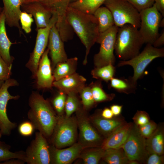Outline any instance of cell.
<instances>
[{
	"label": "cell",
	"instance_id": "7a4b0ae2",
	"mask_svg": "<svg viewBox=\"0 0 164 164\" xmlns=\"http://www.w3.org/2000/svg\"><path fill=\"white\" fill-rule=\"evenodd\" d=\"M66 18L69 24L86 48L83 64L87 63V57L91 48L96 43L99 33L97 19L93 15L84 13L69 6Z\"/></svg>",
	"mask_w": 164,
	"mask_h": 164
},
{
	"label": "cell",
	"instance_id": "681fc988",
	"mask_svg": "<svg viewBox=\"0 0 164 164\" xmlns=\"http://www.w3.org/2000/svg\"><path fill=\"white\" fill-rule=\"evenodd\" d=\"M139 162L135 160H130L128 161L127 164H138Z\"/></svg>",
	"mask_w": 164,
	"mask_h": 164
},
{
	"label": "cell",
	"instance_id": "f35d334b",
	"mask_svg": "<svg viewBox=\"0 0 164 164\" xmlns=\"http://www.w3.org/2000/svg\"><path fill=\"white\" fill-rule=\"evenodd\" d=\"M12 65L9 66L0 54V80L5 81L10 78Z\"/></svg>",
	"mask_w": 164,
	"mask_h": 164
},
{
	"label": "cell",
	"instance_id": "f546056e",
	"mask_svg": "<svg viewBox=\"0 0 164 164\" xmlns=\"http://www.w3.org/2000/svg\"><path fill=\"white\" fill-rule=\"evenodd\" d=\"M114 65L109 64L100 67H95L91 72L93 77L108 82L113 77L115 73Z\"/></svg>",
	"mask_w": 164,
	"mask_h": 164
},
{
	"label": "cell",
	"instance_id": "5bb4252c",
	"mask_svg": "<svg viewBox=\"0 0 164 164\" xmlns=\"http://www.w3.org/2000/svg\"><path fill=\"white\" fill-rule=\"evenodd\" d=\"M75 0H24L23 3L29 2H38L51 12L56 14L57 19L55 26L58 30H64L70 26L66 16L67 8L70 3Z\"/></svg>",
	"mask_w": 164,
	"mask_h": 164
},
{
	"label": "cell",
	"instance_id": "d6986e66",
	"mask_svg": "<svg viewBox=\"0 0 164 164\" xmlns=\"http://www.w3.org/2000/svg\"><path fill=\"white\" fill-rule=\"evenodd\" d=\"M3 4L2 12L5 18L6 24L10 27L17 28L20 35L23 34L19 24V18L22 12L21 6L24 0H2Z\"/></svg>",
	"mask_w": 164,
	"mask_h": 164
},
{
	"label": "cell",
	"instance_id": "5b68a950",
	"mask_svg": "<svg viewBox=\"0 0 164 164\" xmlns=\"http://www.w3.org/2000/svg\"><path fill=\"white\" fill-rule=\"evenodd\" d=\"M164 56V48L155 47L151 44H147L141 53L130 60L120 61L117 66L118 67L125 65L132 66L134 74L130 77L133 82L137 84V80L143 76L145 70L149 63L154 59Z\"/></svg>",
	"mask_w": 164,
	"mask_h": 164
},
{
	"label": "cell",
	"instance_id": "7dc6e473",
	"mask_svg": "<svg viewBox=\"0 0 164 164\" xmlns=\"http://www.w3.org/2000/svg\"><path fill=\"white\" fill-rule=\"evenodd\" d=\"M114 115L110 108H106L102 111L101 116L104 118L110 119L113 118Z\"/></svg>",
	"mask_w": 164,
	"mask_h": 164
},
{
	"label": "cell",
	"instance_id": "1f68e13d",
	"mask_svg": "<svg viewBox=\"0 0 164 164\" xmlns=\"http://www.w3.org/2000/svg\"><path fill=\"white\" fill-rule=\"evenodd\" d=\"M91 87L92 94L95 102L110 101L115 97L114 94L106 93L102 89L101 84L100 82L96 83Z\"/></svg>",
	"mask_w": 164,
	"mask_h": 164
},
{
	"label": "cell",
	"instance_id": "c3c4849f",
	"mask_svg": "<svg viewBox=\"0 0 164 164\" xmlns=\"http://www.w3.org/2000/svg\"><path fill=\"white\" fill-rule=\"evenodd\" d=\"M25 162L21 159H12L7 161L1 162L0 164H23Z\"/></svg>",
	"mask_w": 164,
	"mask_h": 164
},
{
	"label": "cell",
	"instance_id": "2e32d148",
	"mask_svg": "<svg viewBox=\"0 0 164 164\" xmlns=\"http://www.w3.org/2000/svg\"><path fill=\"white\" fill-rule=\"evenodd\" d=\"M49 50H46L39 62L35 79L38 89H50L54 81L51 62L48 57Z\"/></svg>",
	"mask_w": 164,
	"mask_h": 164
},
{
	"label": "cell",
	"instance_id": "44dd1931",
	"mask_svg": "<svg viewBox=\"0 0 164 164\" xmlns=\"http://www.w3.org/2000/svg\"><path fill=\"white\" fill-rule=\"evenodd\" d=\"M133 125L126 123L120 126L103 140L101 146L104 150L121 148L126 139Z\"/></svg>",
	"mask_w": 164,
	"mask_h": 164
},
{
	"label": "cell",
	"instance_id": "e575fe53",
	"mask_svg": "<svg viewBox=\"0 0 164 164\" xmlns=\"http://www.w3.org/2000/svg\"><path fill=\"white\" fill-rule=\"evenodd\" d=\"M140 135L145 139L150 137L156 129L158 125L154 121L150 120L146 124L137 126Z\"/></svg>",
	"mask_w": 164,
	"mask_h": 164
},
{
	"label": "cell",
	"instance_id": "4fadbf2b",
	"mask_svg": "<svg viewBox=\"0 0 164 164\" xmlns=\"http://www.w3.org/2000/svg\"><path fill=\"white\" fill-rule=\"evenodd\" d=\"M76 120L79 130V142L84 148L101 146L103 140L92 125L89 120L81 111H78Z\"/></svg>",
	"mask_w": 164,
	"mask_h": 164
},
{
	"label": "cell",
	"instance_id": "e0dca14e",
	"mask_svg": "<svg viewBox=\"0 0 164 164\" xmlns=\"http://www.w3.org/2000/svg\"><path fill=\"white\" fill-rule=\"evenodd\" d=\"M21 9L23 11L32 15L36 25V31L47 26L53 15L51 11L37 2L23 3Z\"/></svg>",
	"mask_w": 164,
	"mask_h": 164
},
{
	"label": "cell",
	"instance_id": "3957f363",
	"mask_svg": "<svg viewBox=\"0 0 164 164\" xmlns=\"http://www.w3.org/2000/svg\"><path fill=\"white\" fill-rule=\"evenodd\" d=\"M144 44L138 29L128 24L118 27L114 51L118 58L125 61L134 58L140 53Z\"/></svg>",
	"mask_w": 164,
	"mask_h": 164
},
{
	"label": "cell",
	"instance_id": "8992f818",
	"mask_svg": "<svg viewBox=\"0 0 164 164\" xmlns=\"http://www.w3.org/2000/svg\"><path fill=\"white\" fill-rule=\"evenodd\" d=\"M77 127L76 118L57 116L52 135L53 146L60 149L74 144L76 139Z\"/></svg>",
	"mask_w": 164,
	"mask_h": 164
},
{
	"label": "cell",
	"instance_id": "9a60e30c",
	"mask_svg": "<svg viewBox=\"0 0 164 164\" xmlns=\"http://www.w3.org/2000/svg\"><path fill=\"white\" fill-rule=\"evenodd\" d=\"M48 45L53 68H55L57 63L64 62L68 59L63 42L60 35L55 24L50 30Z\"/></svg>",
	"mask_w": 164,
	"mask_h": 164
},
{
	"label": "cell",
	"instance_id": "603a6c76",
	"mask_svg": "<svg viewBox=\"0 0 164 164\" xmlns=\"http://www.w3.org/2000/svg\"><path fill=\"white\" fill-rule=\"evenodd\" d=\"M5 18L2 11L0 15V54L9 66L12 65L14 58L10 53L12 42L8 36L5 27Z\"/></svg>",
	"mask_w": 164,
	"mask_h": 164
},
{
	"label": "cell",
	"instance_id": "7bdbcfd3",
	"mask_svg": "<svg viewBox=\"0 0 164 164\" xmlns=\"http://www.w3.org/2000/svg\"><path fill=\"white\" fill-rule=\"evenodd\" d=\"M146 159L147 164H162L164 162L163 155L156 153L149 154Z\"/></svg>",
	"mask_w": 164,
	"mask_h": 164
},
{
	"label": "cell",
	"instance_id": "8d00e7d4",
	"mask_svg": "<svg viewBox=\"0 0 164 164\" xmlns=\"http://www.w3.org/2000/svg\"><path fill=\"white\" fill-rule=\"evenodd\" d=\"M21 28L26 33L31 31V26L34 20L32 15L25 12H21L19 18Z\"/></svg>",
	"mask_w": 164,
	"mask_h": 164
},
{
	"label": "cell",
	"instance_id": "4316f807",
	"mask_svg": "<svg viewBox=\"0 0 164 164\" xmlns=\"http://www.w3.org/2000/svg\"><path fill=\"white\" fill-rule=\"evenodd\" d=\"M106 0H75L70 3L69 6L84 13L93 15Z\"/></svg>",
	"mask_w": 164,
	"mask_h": 164
},
{
	"label": "cell",
	"instance_id": "52a82bcc",
	"mask_svg": "<svg viewBox=\"0 0 164 164\" xmlns=\"http://www.w3.org/2000/svg\"><path fill=\"white\" fill-rule=\"evenodd\" d=\"M140 23L138 30L144 43L152 45L159 36V24L162 16L155 3L139 12Z\"/></svg>",
	"mask_w": 164,
	"mask_h": 164
},
{
	"label": "cell",
	"instance_id": "ee69618b",
	"mask_svg": "<svg viewBox=\"0 0 164 164\" xmlns=\"http://www.w3.org/2000/svg\"><path fill=\"white\" fill-rule=\"evenodd\" d=\"M164 44V31L163 30L162 33L156 39L152 44L155 47L159 48Z\"/></svg>",
	"mask_w": 164,
	"mask_h": 164
},
{
	"label": "cell",
	"instance_id": "ab89813d",
	"mask_svg": "<svg viewBox=\"0 0 164 164\" xmlns=\"http://www.w3.org/2000/svg\"><path fill=\"white\" fill-rule=\"evenodd\" d=\"M149 114L145 111H138L134 116L132 119L137 126L143 125L150 121Z\"/></svg>",
	"mask_w": 164,
	"mask_h": 164
},
{
	"label": "cell",
	"instance_id": "bcb514c9",
	"mask_svg": "<svg viewBox=\"0 0 164 164\" xmlns=\"http://www.w3.org/2000/svg\"><path fill=\"white\" fill-rule=\"evenodd\" d=\"M157 10L161 13L162 16H164V0H154Z\"/></svg>",
	"mask_w": 164,
	"mask_h": 164
},
{
	"label": "cell",
	"instance_id": "7402d4cb",
	"mask_svg": "<svg viewBox=\"0 0 164 164\" xmlns=\"http://www.w3.org/2000/svg\"><path fill=\"white\" fill-rule=\"evenodd\" d=\"M91 121L98 131L106 137L120 126L126 123L123 119L116 118L110 119L100 116L91 118Z\"/></svg>",
	"mask_w": 164,
	"mask_h": 164
},
{
	"label": "cell",
	"instance_id": "8fae6325",
	"mask_svg": "<svg viewBox=\"0 0 164 164\" xmlns=\"http://www.w3.org/2000/svg\"><path fill=\"white\" fill-rule=\"evenodd\" d=\"M121 148L129 160L141 162L145 160L149 154L146 149V139L140 135L135 124Z\"/></svg>",
	"mask_w": 164,
	"mask_h": 164
},
{
	"label": "cell",
	"instance_id": "6da1fadb",
	"mask_svg": "<svg viewBox=\"0 0 164 164\" xmlns=\"http://www.w3.org/2000/svg\"><path fill=\"white\" fill-rule=\"evenodd\" d=\"M30 109L28 118L37 130L46 138L52 136L57 119L50 102L36 91H33L29 99Z\"/></svg>",
	"mask_w": 164,
	"mask_h": 164
},
{
	"label": "cell",
	"instance_id": "f1b7e54d",
	"mask_svg": "<svg viewBox=\"0 0 164 164\" xmlns=\"http://www.w3.org/2000/svg\"><path fill=\"white\" fill-rule=\"evenodd\" d=\"M102 159L109 164H126L128 160L121 148L104 150Z\"/></svg>",
	"mask_w": 164,
	"mask_h": 164
},
{
	"label": "cell",
	"instance_id": "30bf717a",
	"mask_svg": "<svg viewBox=\"0 0 164 164\" xmlns=\"http://www.w3.org/2000/svg\"><path fill=\"white\" fill-rule=\"evenodd\" d=\"M50 147L46 138L39 132L25 152L24 161L28 164H49L51 162Z\"/></svg>",
	"mask_w": 164,
	"mask_h": 164
},
{
	"label": "cell",
	"instance_id": "db71d44e",
	"mask_svg": "<svg viewBox=\"0 0 164 164\" xmlns=\"http://www.w3.org/2000/svg\"><path fill=\"white\" fill-rule=\"evenodd\" d=\"M2 10H3L2 8L1 7V6H0V15L2 11Z\"/></svg>",
	"mask_w": 164,
	"mask_h": 164
},
{
	"label": "cell",
	"instance_id": "ba28073f",
	"mask_svg": "<svg viewBox=\"0 0 164 164\" xmlns=\"http://www.w3.org/2000/svg\"><path fill=\"white\" fill-rule=\"evenodd\" d=\"M118 28L114 25L106 31L99 33L96 43L100 44V49L94 57L95 67L109 64L114 65L115 61L114 45Z\"/></svg>",
	"mask_w": 164,
	"mask_h": 164
},
{
	"label": "cell",
	"instance_id": "60d3db41",
	"mask_svg": "<svg viewBox=\"0 0 164 164\" xmlns=\"http://www.w3.org/2000/svg\"><path fill=\"white\" fill-rule=\"evenodd\" d=\"M132 5L139 12L142 10L152 6L154 0H125Z\"/></svg>",
	"mask_w": 164,
	"mask_h": 164
},
{
	"label": "cell",
	"instance_id": "ffe728a7",
	"mask_svg": "<svg viewBox=\"0 0 164 164\" xmlns=\"http://www.w3.org/2000/svg\"><path fill=\"white\" fill-rule=\"evenodd\" d=\"M86 79L75 73L58 80L54 81V86L65 94L80 93L85 87Z\"/></svg>",
	"mask_w": 164,
	"mask_h": 164
},
{
	"label": "cell",
	"instance_id": "836d02e7",
	"mask_svg": "<svg viewBox=\"0 0 164 164\" xmlns=\"http://www.w3.org/2000/svg\"><path fill=\"white\" fill-rule=\"evenodd\" d=\"M68 95L66 101L65 108L66 116L70 117L74 112L78 110L79 102L76 94L70 93Z\"/></svg>",
	"mask_w": 164,
	"mask_h": 164
},
{
	"label": "cell",
	"instance_id": "4dcf8cb0",
	"mask_svg": "<svg viewBox=\"0 0 164 164\" xmlns=\"http://www.w3.org/2000/svg\"><path fill=\"white\" fill-rule=\"evenodd\" d=\"M104 150L101 146L94 147L93 149L81 152L80 157L85 164H97L102 159Z\"/></svg>",
	"mask_w": 164,
	"mask_h": 164
},
{
	"label": "cell",
	"instance_id": "484cf974",
	"mask_svg": "<svg viewBox=\"0 0 164 164\" xmlns=\"http://www.w3.org/2000/svg\"><path fill=\"white\" fill-rule=\"evenodd\" d=\"M93 15L97 19L99 33L106 31L114 25L112 14L105 6L100 7Z\"/></svg>",
	"mask_w": 164,
	"mask_h": 164
},
{
	"label": "cell",
	"instance_id": "277c9868",
	"mask_svg": "<svg viewBox=\"0 0 164 164\" xmlns=\"http://www.w3.org/2000/svg\"><path fill=\"white\" fill-rule=\"evenodd\" d=\"M104 4L111 12L115 26L119 27L128 24L139 28V12L129 2L125 0H106Z\"/></svg>",
	"mask_w": 164,
	"mask_h": 164
},
{
	"label": "cell",
	"instance_id": "d4e9b609",
	"mask_svg": "<svg viewBox=\"0 0 164 164\" xmlns=\"http://www.w3.org/2000/svg\"><path fill=\"white\" fill-rule=\"evenodd\" d=\"M78 58L74 57L57 63L53 73L54 81L58 80L76 73Z\"/></svg>",
	"mask_w": 164,
	"mask_h": 164
},
{
	"label": "cell",
	"instance_id": "d590c367",
	"mask_svg": "<svg viewBox=\"0 0 164 164\" xmlns=\"http://www.w3.org/2000/svg\"><path fill=\"white\" fill-rule=\"evenodd\" d=\"M66 97L65 93L62 91L53 99L52 104L54 110L60 115L65 108Z\"/></svg>",
	"mask_w": 164,
	"mask_h": 164
},
{
	"label": "cell",
	"instance_id": "f907efd6",
	"mask_svg": "<svg viewBox=\"0 0 164 164\" xmlns=\"http://www.w3.org/2000/svg\"><path fill=\"white\" fill-rule=\"evenodd\" d=\"M164 19H162L160 21V24H159V27L164 28Z\"/></svg>",
	"mask_w": 164,
	"mask_h": 164
},
{
	"label": "cell",
	"instance_id": "816d5d0a",
	"mask_svg": "<svg viewBox=\"0 0 164 164\" xmlns=\"http://www.w3.org/2000/svg\"><path fill=\"white\" fill-rule=\"evenodd\" d=\"M5 81L0 80V88L4 83Z\"/></svg>",
	"mask_w": 164,
	"mask_h": 164
},
{
	"label": "cell",
	"instance_id": "74e56055",
	"mask_svg": "<svg viewBox=\"0 0 164 164\" xmlns=\"http://www.w3.org/2000/svg\"><path fill=\"white\" fill-rule=\"evenodd\" d=\"M82 103L86 108L92 106L95 102L94 99L91 87H84L80 92Z\"/></svg>",
	"mask_w": 164,
	"mask_h": 164
},
{
	"label": "cell",
	"instance_id": "7c38bea8",
	"mask_svg": "<svg viewBox=\"0 0 164 164\" xmlns=\"http://www.w3.org/2000/svg\"><path fill=\"white\" fill-rule=\"evenodd\" d=\"M15 79L10 78L5 81L0 88V131L3 135L8 136L17 126L15 122L11 121L7 113V106L10 100L18 99L19 96L10 94L8 89L10 87L18 86Z\"/></svg>",
	"mask_w": 164,
	"mask_h": 164
},
{
	"label": "cell",
	"instance_id": "d6a6232c",
	"mask_svg": "<svg viewBox=\"0 0 164 164\" xmlns=\"http://www.w3.org/2000/svg\"><path fill=\"white\" fill-rule=\"evenodd\" d=\"M9 146L5 143L0 145V163L12 159H18L24 160V152H12L9 150Z\"/></svg>",
	"mask_w": 164,
	"mask_h": 164
},
{
	"label": "cell",
	"instance_id": "f6af8a7d",
	"mask_svg": "<svg viewBox=\"0 0 164 164\" xmlns=\"http://www.w3.org/2000/svg\"><path fill=\"white\" fill-rule=\"evenodd\" d=\"M122 106L118 104H113L110 106V109L114 116H118L121 114Z\"/></svg>",
	"mask_w": 164,
	"mask_h": 164
},
{
	"label": "cell",
	"instance_id": "b9f144b4",
	"mask_svg": "<svg viewBox=\"0 0 164 164\" xmlns=\"http://www.w3.org/2000/svg\"><path fill=\"white\" fill-rule=\"evenodd\" d=\"M34 129V126L30 121H26L19 125L18 131L22 135L29 136L32 135Z\"/></svg>",
	"mask_w": 164,
	"mask_h": 164
},
{
	"label": "cell",
	"instance_id": "83f0119b",
	"mask_svg": "<svg viewBox=\"0 0 164 164\" xmlns=\"http://www.w3.org/2000/svg\"><path fill=\"white\" fill-rule=\"evenodd\" d=\"M110 87L117 91L127 94L134 93L136 90L137 84L134 83L131 78H112L109 81Z\"/></svg>",
	"mask_w": 164,
	"mask_h": 164
},
{
	"label": "cell",
	"instance_id": "cb8c5ba5",
	"mask_svg": "<svg viewBox=\"0 0 164 164\" xmlns=\"http://www.w3.org/2000/svg\"><path fill=\"white\" fill-rule=\"evenodd\" d=\"M160 125L149 138L146 139V147L149 154L156 153L163 155L164 152V131Z\"/></svg>",
	"mask_w": 164,
	"mask_h": 164
},
{
	"label": "cell",
	"instance_id": "f5cc1de1",
	"mask_svg": "<svg viewBox=\"0 0 164 164\" xmlns=\"http://www.w3.org/2000/svg\"><path fill=\"white\" fill-rule=\"evenodd\" d=\"M2 134L1 133V132L0 131V145H2L3 144H4V143L3 142H2L1 140H0V139H1V138L2 137Z\"/></svg>",
	"mask_w": 164,
	"mask_h": 164
},
{
	"label": "cell",
	"instance_id": "ac0fdd59",
	"mask_svg": "<svg viewBox=\"0 0 164 164\" xmlns=\"http://www.w3.org/2000/svg\"><path fill=\"white\" fill-rule=\"evenodd\" d=\"M84 148L79 143H74L66 149H50L51 162L56 164H68L72 162L80 155Z\"/></svg>",
	"mask_w": 164,
	"mask_h": 164
},
{
	"label": "cell",
	"instance_id": "9c48e42d",
	"mask_svg": "<svg viewBox=\"0 0 164 164\" xmlns=\"http://www.w3.org/2000/svg\"><path fill=\"white\" fill-rule=\"evenodd\" d=\"M57 19V15L53 14L47 26L36 31L37 34L35 46L26 64V67L31 72L33 79L36 78L39 61L48 45L50 30L56 24Z\"/></svg>",
	"mask_w": 164,
	"mask_h": 164
}]
</instances>
